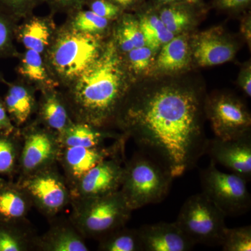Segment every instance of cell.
<instances>
[{"label": "cell", "instance_id": "d590c367", "mask_svg": "<svg viewBox=\"0 0 251 251\" xmlns=\"http://www.w3.org/2000/svg\"><path fill=\"white\" fill-rule=\"evenodd\" d=\"M87 0H44L49 6L50 14H69L85 7Z\"/></svg>", "mask_w": 251, "mask_h": 251}, {"label": "cell", "instance_id": "f546056e", "mask_svg": "<svg viewBox=\"0 0 251 251\" xmlns=\"http://www.w3.org/2000/svg\"><path fill=\"white\" fill-rule=\"evenodd\" d=\"M100 251H143L138 229L123 226L99 240Z\"/></svg>", "mask_w": 251, "mask_h": 251}, {"label": "cell", "instance_id": "d6a6232c", "mask_svg": "<svg viewBox=\"0 0 251 251\" xmlns=\"http://www.w3.org/2000/svg\"><path fill=\"white\" fill-rule=\"evenodd\" d=\"M221 246L224 251H251V226L226 227Z\"/></svg>", "mask_w": 251, "mask_h": 251}, {"label": "cell", "instance_id": "7402d4cb", "mask_svg": "<svg viewBox=\"0 0 251 251\" xmlns=\"http://www.w3.org/2000/svg\"><path fill=\"white\" fill-rule=\"evenodd\" d=\"M17 67L18 78L36 89L37 92L59 88L46 65L44 56L33 50L25 49L20 53Z\"/></svg>", "mask_w": 251, "mask_h": 251}, {"label": "cell", "instance_id": "d6986e66", "mask_svg": "<svg viewBox=\"0 0 251 251\" xmlns=\"http://www.w3.org/2000/svg\"><path fill=\"white\" fill-rule=\"evenodd\" d=\"M57 28L53 14L40 16L33 14L23 19L21 25H18L16 40L25 49L33 50L44 56L52 42Z\"/></svg>", "mask_w": 251, "mask_h": 251}, {"label": "cell", "instance_id": "484cf974", "mask_svg": "<svg viewBox=\"0 0 251 251\" xmlns=\"http://www.w3.org/2000/svg\"><path fill=\"white\" fill-rule=\"evenodd\" d=\"M110 37L122 55L131 50L145 46L138 18L136 15L128 12H124L114 21Z\"/></svg>", "mask_w": 251, "mask_h": 251}, {"label": "cell", "instance_id": "7bdbcfd3", "mask_svg": "<svg viewBox=\"0 0 251 251\" xmlns=\"http://www.w3.org/2000/svg\"><path fill=\"white\" fill-rule=\"evenodd\" d=\"M183 1H186L189 4L196 5V6H201L202 4V0H183Z\"/></svg>", "mask_w": 251, "mask_h": 251}, {"label": "cell", "instance_id": "4fadbf2b", "mask_svg": "<svg viewBox=\"0 0 251 251\" xmlns=\"http://www.w3.org/2000/svg\"><path fill=\"white\" fill-rule=\"evenodd\" d=\"M206 153L211 161L242 176L246 181L251 179V132L230 140L216 138L209 140Z\"/></svg>", "mask_w": 251, "mask_h": 251}, {"label": "cell", "instance_id": "1f68e13d", "mask_svg": "<svg viewBox=\"0 0 251 251\" xmlns=\"http://www.w3.org/2000/svg\"><path fill=\"white\" fill-rule=\"evenodd\" d=\"M18 21L0 9V58L18 57L14 44Z\"/></svg>", "mask_w": 251, "mask_h": 251}, {"label": "cell", "instance_id": "4316f807", "mask_svg": "<svg viewBox=\"0 0 251 251\" xmlns=\"http://www.w3.org/2000/svg\"><path fill=\"white\" fill-rule=\"evenodd\" d=\"M137 17L145 39V46H148L157 54L162 46L171 40L174 35L167 29L158 16L157 8L145 10L140 9Z\"/></svg>", "mask_w": 251, "mask_h": 251}, {"label": "cell", "instance_id": "603a6c76", "mask_svg": "<svg viewBox=\"0 0 251 251\" xmlns=\"http://www.w3.org/2000/svg\"><path fill=\"white\" fill-rule=\"evenodd\" d=\"M32 207L29 196L17 181L0 177V221L27 219Z\"/></svg>", "mask_w": 251, "mask_h": 251}, {"label": "cell", "instance_id": "3957f363", "mask_svg": "<svg viewBox=\"0 0 251 251\" xmlns=\"http://www.w3.org/2000/svg\"><path fill=\"white\" fill-rule=\"evenodd\" d=\"M108 38L79 32L64 23L57 27L44 57L59 89L72 84L94 64Z\"/></svg>", "mask_w": 251, "mask_h": 251}, {"label": "cell", "instance_id": "4dcf8cb0", "mask_svg": "<svg viewBox=\"0 0 251 251\" xmlns=\"http://www.w3.org/2000/svg\"><path fill=\"white\" fill-rule=\"evenodd\" d=\"M156 53L148 46L136 48L122 55L127 71L133 78L151 75Z\"/></svg>", "mask_w": 251, "mask_h": 251}, {"label": "cell", "instance_id": "8fae6325", "mask_svg": "<svg viewBox=\"0 0 251 251\" xmlns=\"http://www.w3.org/2000/svg\"><path fill=\"white\" fill-rule=\"evenodd\" d=\"M127 140L125 136L97 148H62L58 166L62 168V174L70 190L85 173L100 162L112 157L125 156Z\"/></svg>", "mask_w": 251, "mask_h": 251}, {"label": "cell", "instance_id": "9c48e42d", "mask_svg": "<svg viewBox=\"0 0 251 251\" xmlns=\"http://www.w3.org/2000/svg\"><path fill=\"white\" fill-rule=\"evenodd\" d=\"M21 133L22 147L18 178L58 163L62 147L57 133L34 121L21 127Z\"/></svg>", "mask_w": 251, "mask_h": 251}, {"label": "cell", "instance_id": "6da1fadb", "mask_svg": "<svg viewBox=\"0 0 251 251\" xmlns=\"http://www.w3.org/2000/svg\"><path fill=\"white\" fill-rule=\"evenodd\" d=\"M205 97L201 89L181 81L135 82L115 127L178 177L206 153Z\"/></svg>", "mask_w": 251, "mask_h": 251}, {"label": "cell", "instance_id": "ee69618b", "mask_svg": "<svg viewBox=\"0 0 251 251\" xmlns=\"http://www.w3.org/2000/svg\"><path fill=\"white\" fill-rule=\"evenodd\" d=\"M0 82H4L6 83V81L4 80V77H3L2 74H0Z\"/></svg>", "mask_w": 251, "mask_h": 251}, {"label": "cell", "instance_id": "8992f818", "mask_svg": "<svg viewBox=\"0 0 251 251\" xmlns=\"http://www.w3.org/2000/svg\"><path fill=\"white\" fill-rule=\"evenodd\" d=\"M226 216L204 193L186 200L175 222L194 244L221 246L226 225Z\"/></svg>", "mask_w": 251, "mask_h": 251}, {"label": "cell", "instance_id": "277c9868", "mask_svg": "<svg viewBox=\"0 0 251 251\" xmlns=\"http://www.w3.org/2000/svg\"><path fill=\"white\" fill-rule=\"evenodd\" d=\"M173 179L166 167L141 151L125 162L120 191L130 209L136 210L162 202Z\"/></svg>", "mask_w": 251, "mask_h": 251}, {"label": "cell", "instance_id": "ba28073f", "mask_svg": "<svg viewBox=\"0 0 251 251\" xmlns=\"http://www.w3.org/2000/svg\"><path fill=\"white\" fill-rule=\"evenodd\" d=\"M200 178L202 193L226 216H241L250 210L251 194L242 176L221 171L211 161L201 171Z\"/></svg>", "mask_w": 251, "mask_h": 251}, {"label": "cell", "instance_id": "9a60e30c", "mask_svg": "<svg viewBox=\"0 0 251 251\" xmlns=\"http://www.w3.org/2000/svg\"><path fill=\"white\" fill-rule=\"evenodd\" d=\"M138 229L143 251H188L195 247L175 221L144 225Z\"/></svg>", "mask_w": 251, "mask_h": 251}, {"label": "cell", "instance_id": "f35d334b", "mask_svg": "<svg viewBox=\"0 0 251 251\" xmlns=\"http://www.w3.org/2000/svg\"><path fill=\"white\" fill-rule=\"evenodd\" d=\"M251 0H216V4L221 9L237 10L248 6Z\"/></svg>", "mask_w": 251, "mask_h": 251}, {"label": "cell", "instance_id": "b9f144b4", "mask_svg": "<svg viewBox=\"0 0 251 251\" xmlns=\"http://www.w3.org/2000/svg\"><path fill=\"white\" fill-rule=\"evenodd\" d=\"M154 1H156L157 4H158V6H161V5L170 4V3L183 1V0H154Z\"/></svg>", "mask_w": 251, "mask_h": 251}, {"label": "cell", "instance_id": "52a82bcc", "mask_svg": "<svg viewBox=\"0 0 251 251\" xmlns=\"http://www.w3.org/2000/svg\"><path fill=\"white\" fill-rule=\"evenodd\" d=\"M33 207L48 220L57 216L72 201V193L58 163L33 174L18 178Z\"/></svg>", "mask_w": 251, "mask_h": 251}, {"label": "cell", "instance_id": "30bf717a", "mask_svg": "<svg viewBox=\"0 0 251 251\" xmlns=\"http://www.w3.org/2000/svg\"><path fill=\"white\" fill-rule=\"evenodd\" d=\"M204 110L216 138L234 139L251 132V113L242 100L232 94L221 92L206 97Z\"/></svg>", "mask_w": 251, "mask_h": 251}, {"label": "cell", "instance_id": "e0dca14e", "mask_svg": "<svg viewBox=\"0 0 251 251\" xmlns=\"http://www.w3.org/2000/svg\"><path fill=\"white\" fill-rule=\"evenodd\" d=\"M188 33L175 36L157 52L151 75L166 76L184 72L192 62Z\"/></svg>", "mask_w": 251, "mask_h": 251}, {"label": "cell", "instance_id": "74e56055", "mask_svg": "<svg viewBox=\"0 0 251 251\" xmlns=\"http://www.w3.org/2000/svg\"><path fill=\"white\" fill-rule=\"evenodd\" d=\"M17 128L10 119L4 100L0 98V131L12 132Z\"/></svg>", "mask_w": 251, "mask_h": 251}, {"label": "cell", "instance_id": "cb8c5ba5", "mask_svg": "<svg viewBox=\"0 0 251 251\" xmlns=\"http://www.w3.org/2000/svg\"><path fill=\"white\" fill-rule=\"evenodd\" d=\"M37 236L27 219L0 221V251L35 250Z\"/></svg>", "mask_w": 251, "mask_h": 251}, {"label": "cell", "instance_id": "ac0fdd59", "mask_svg": "<svg viewBox=\"0 0 251 251\" xmlns=\"http://www.w3.org/2000/svg\"><path fill=\"white\" fill-rule=\"evenodd\" d=\"M35 115L34 122L58 135L74 122L64 95L59 88L41 92Z\"/></svg>", "mask_w": 251, "mask_h": 251}, {"label": "cell", "instance_id": "7a4b0ae2", "mask_svg": "<svg viewBox=\"0 0 251 251\" xmlns=\"http://www.w3.org/2000/svg\"><path fill=\"white\" fill-rule=\"evenodd\" d=\"M134 83L110 36L94 64L72 84L59 89L74 121L110 129Z\"/></svg>", "mask_w": 251, "mask_h": 251}, {"label": "cell", "instance_id": "d4e9b609", "mask_svg": "<svg viewBox=\"0 0 251 251\" xmlns=\"http://www.w3.org/2000/svg\"><path fill=\"white\" fill-rule=\"evenodd\" d=\"M196 5L180 1L161 5L157 12L162 22L174 36L186 34L191 30L197 21Z\"/></svg>", "mask_w": 251, "mask_h": 251}, {"label": "cell", "instance_id": "ffe728a7", "mask_svg": "<svg viewBox=\"0 0 251 251\" xmlns=\"http://www.w3.org/2000/svg\"><path fill=\"white\" fill-rule=\"evenodd\" d=\"M7 92L3 99L10 119L17 128H21L29 122L31 117L35 115L37 108V91L24 81L17 80L12 82H6Z\"/></svg>", "mask_w": 251, "mask_h": 251}, {"label": "cell", "instance_id": "83f0119b", "mask_svg": "<svg viewBox=\"0 0 251 251\" xmlns=\"http://www.w3.org/2000/svg\"><path fill=\"white\" fill-rule=\"evenodd\" d=\"M21 147V128L12 132L0 131V176L10 180L17 176Z\"/></svg>", "mask_w": 251, "mask_h": 251}, {"label": "cell", "instance_id": "ab89813d", "mask_svg": "<svg viewBox=\"0 0 251 251\" xmlns=\"http://www.w3.org/2000/svg\"><path fill=\"white\" fill-rule=\"evenodd\" d=\"M123 10L125 12L132 11V10L138 9L141 7L145 0H108Z\"/></svg>", "mask_w": 251, "mask_h": 251}, {"label": "cell", "instance_id": "60d3db41", "mask_svg": "<svg viewBox=\"0 0 251 251\" xmlns=\"http://www.w3.org/2000/svg\"><path fill=\"white\" fill-rule=\"evenodd\" d=\"M249 29H251V21L250 19L247 20V22L244 23L243 26V31L246 34L247 40L251 41V32H249Z\"/></svg>", "mask_w": 251, "mask_h": 251}, {"label": "cell", "instance_id": "44dd1931", "mask_svg": "<svg viewBox=\"0 0 251 251\" xmlns=\"http://www.w3.org/2000/svg\"><path fill=\"white\" fill-rule=\"evenodd\" d=\"M125 135L109 128H99L84 122L74 121L59 135V143L64 148H97L108 145L110 140Z\"/></svg>", "mask_w": 251, "mask_h": 251}, {"label": "cell", "instance_id": "2e32d148", "mask_svg": "<svg viewBox=\"0 0 251 251\" xmlns=\"http://www.w3.org/2000/svg\"><path fill=\"white\" fill-rule=\"evenodd\" d=\"M49 229L37 236L35 251H88L85 238L77 230L69 218H57L49 220Z\"/></svg>", "mask_w": 251, "mask_h": 251}, {"label": "cell", "instance_id": "5bb4252c", "mask_svg": "<svg viewBox=\"0 0 251 251\" xmlns=\"http://www.w3.org/2000/svg\"><path fill=\"white\" fill-rule=\"evenodd\" d=\"M192 58L202 67H214L232 60L237 54L235 43L221 27L201 31L191 39Z\"/></svg>", "mask_w": 251, "mask_h": 251}, {"label": "cell", "instance_id": "f1b7e54d", "mask_svg": "<svg viewBox=\"0 0 251 251\" xmlns=\"http://www.w3.org/2000/svg\"><path fill=\"white\" fill-rule=\"evenodd\" d=\"M64 24L79 32L108 38L111 34L114 21L82 8L67 14Z\"/></svg>", "mask_w": 251, "mask_h": 251}, {"label": "cell", "instance_id": "7c38bea8", "mask_svg": "<svg viewBox=\"0 0 251 251\" xmlns=\"http://www.w3.org/2000/svg\"><path fill=\"white\" fill-rule=\"evenodd\" d=\"M125 156L107 158L85 173L71 190L72 199L106 196L120 191Z\"/></svg>", "mask_w": 251, "mask_h": 251}, {"label": "cell", "instance_id": "836d02e7", "mask_svg": "<svg viewBox=\"0 0 251 251\" xmlns=\"http://www.w3.org/2000/svg\"><path fill=\"white\" fill-rule=\"evenodd\" d=\"M43 2L44 0H0V9L18 22L33 14Z\"/></svg>", "mask_w": 251, "mask_h": 251}, {"label": "cell", "instance_id": "8d00e7d4", "mask_svg": "<svg viewBox=\"0 0 251 251\" xmlns=\"http://www.w3.org/2000/svg\"><path fill=\"white\" fill-rule=\"evenodd\" d=\"M238 85L248 97L251 96V63L244 64L239 72Z\"/></svg>", "mask_w": 251, "mask_h": 251}, {"label": "cell", "instance_id": "e575fe53", "mask_svg": "<svg viewBox=\"0 0 251 251\" xmlns=\"http://www.w3.org/2000/svg\"><path fill=\"white\" fill-rule=\"evenodd\" d=\"M100 17L115 21L125 11L108 0H87L85 7Z\"/></svg>", "mask_w": 251, "mask_h": 251}, {"label": "cell", "instance_id": "5b68a950", "mask_svg": "<svg viewBox=\"0 0 251 251\" xmlns=\"http://www.w3.org/2000/svg\"><path fill=\"white\" fill-rule=\"evenodd\" d=\"M72 224L85 239H101L128 223L131 215L125 197L118 191L100 197L72 199Z\"/></svg>", "mask_w": 251, "mask_h": 251}]
</instances>
